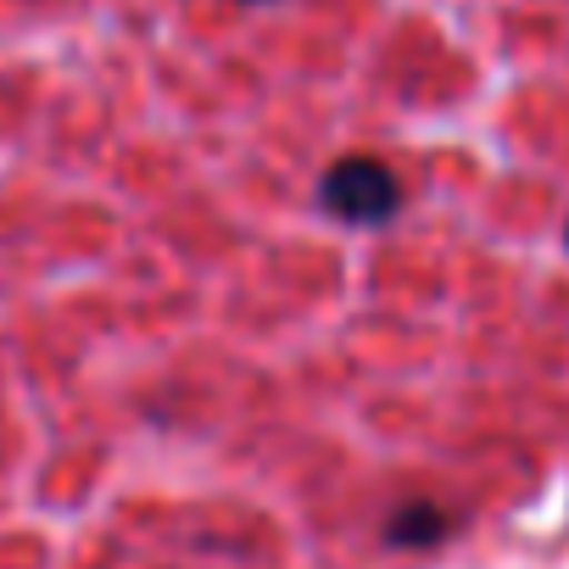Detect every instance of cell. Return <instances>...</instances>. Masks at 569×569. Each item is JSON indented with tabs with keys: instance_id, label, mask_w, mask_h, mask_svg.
Here are the masks:
<instances>
[{
	"instance_id": "cell-1",
	"label": "cell",
	"mask_w": 569,
	"mask_h": 569,
	"mask_svg": "<svg viewBox=\"0 0 569 569\" xmlns=\"http://www.w3.org/2000/svg\"><path fill=\"white\" fill-rule=\"evenodd\" d=\"M319 201L325 212H336L341 223H386L402 201L397 190V173L380 162V157H341L325 184H319Z\"/></svg>"
},
{
	"instance_id": "cell-2",
	"label": "cell",
	"mask_w": 569,
	"mask_h": 569,
	"mask_svg": "<svg viewBox=\"0 0 569 569\" xmlns=\"http://www.w3.org/2000/svg\"><path fill=\"white\" fill-rule=\"evenodd\" d=\"M436 536H441V513H436L430 502H413V508L391 513V541H402V547H425V541H436Z\"/></svg>"
}]
</instances>
